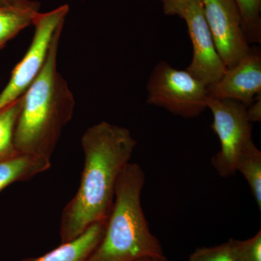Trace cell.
I'll use <instances>...</instances> for the list:
<instances>
[{
    "label": "cell",
    "instance_id": "obj_18",
    "mask_svg": "<svg viewBox=\"0 0 261 261\" xmlns=\"http://www.w3.org/2000/svg\"><path fill=\"white\" fill-rule=\"evenodd\" d=\"M192 0H161L163 11L168 15H178L180 17L182 12Z\"/></svg>",
    "mask_w": 261,
    "mask_h": 261
},
{
    "label": "cell",
    "instance_id": "obj_7",
    "mask_svg": "<svg viewBox=\"0 0 261 261\" xmlns=\"http://www.w3.org/2000/svg\"><path fill=\"white\" fill-rule=\"evenodd\" d=\"M216 50L226 68L238 64L250 51L243 18L234 0H202Z\"/></svg>",
    "mask_w": 261,
    "mask_h": 261
},
{
    "label": "cell",
    "instance_id": "obj_5",
    "mask_svg": "<svg viewBox=\"0 0 261 261\" xmlns=\"http://www.w3.org/2000/svg\"><path fill=\"white\" fill-rule=\"evenodd\" d=\"M207 107L214 116L211 128L221 142V149L212 158L211 163L218 174L229 177L236 173L239 156L255 145L247 106L233 99L209 97Z\"/></svg>",
    "mask_w": 261,
    "mask_h": 261
},
{
    "label": "cell",
    "instance_id": "obj_14",
    "mask_svg": "<svg viewBox=\"0 0 261 261\" xmlns=\"http://www.w3.org/2000/svg\"><path fill=\"white\" fill-rule=\"evenodd\" d=\"M236 172L248 183L259 210H261V152L255 145L244 151L236 163Z\"/></svg>",
    "mask_w": 261,
    "mask_h": 261
},
{
    "label": "cell",
    "instance_id": "obj_6",
    "mask_svg": "<svg viewBox=\"0 0 261 261\" xmlns=\"http://www.w3.org/2000/svg\"><path fill=\"white\" fill-rule=\"evenodd\" d=\"M69 12L68 5H63L47 13H39L34 18V38L27 54L15 66L9 83L0 94V111L23 96L45 63L51 39L57 29L65 23Z\"/></svg>",
    "mask_w": 261,
    "mask_h": 261
},
{
    "label": "cell",
    "instance_id": "obj_2",
    "mask_svg": "<svg viewBox=\"0 0 261 261\" xmlns=\"http://www.w3.org/2000/svg\"><path fill=\"white\" fill-rule=\"evenodd\" d=\"M64 23L57 29L40 73L23 95L13 142L19 153L50 160L74 112L73 94L57 68Z\"/></svg>",
    "mask_w": 261,
    "mask_h": 261
},
{
    "label": "cell",
    "instance_id": "obj_12",
    "mask_svg": "<svg viewBox=\"0 0 261 261\" xmlns=\"http://www.w3.org/2000/svg\"><path fill=\"white\" fill-rule=\"evenodd\" d=\"M39 10L15 6H0V49L19 33L33 25Z\"/></svg>",
    "mask_w": 261,
    "mask_h": 261
},
{
    "label": "cell",
    "instance_id": "obj_16",
    "mask_svg": "<svg viewBox=\"0 0 261 261\" xmlns=\"http://www.w3.org/2000/svg\"><path fill=\"white\" fill-rule=\"evenodd\" d=\"M187 261H238L233 252L232 239L216 246L199 247Z\"/></svg>",
    "mask_w": 261,
    "mask_h": 261
},
{
    "label": "cell",
    "instance_id": "obj_4",
    "mask_svg": "<svg viewBox=\"0 0 261 261\" xmlns=\"http://www.w3.org/2000/svg\"><path fill=\"white\" fill-rule=\"evenodd\" d=\"M147 103L183 118H195L207 108V87L188 73L160 61L147 84Z\"/></svg>",
    "mask_w": 261,
    "mask_h": 261
},
{
    "label": "cell",
    "instance_id": "obj_21",
    "mask_svg": "<svg viewBox=\"0 0 261 261\" xmlns=\"http://www.w3.org/2000/svg\"><path fill=\"white\" fill-rule=\"evenodd\" d=\"M138 261H169L165 255L161 257H147Z\"/></svg>",
    "mask_w": 261,
    "mask_h": 261
},
{
    "label": "cell",
    "instance_id": "obj_8",
    "mask_svg": "<svg viewBox=\"0 0 261 261\" xmlns=\"http://www.w3.org/2000/svg\"><path fill=\"white\" fill-rule=\"evenodd\" d=\"M180 18L186 21L193 47L192 62L186 70L206 87H210L221 80L227 68L216 50L202 0H192Z\"/></svg>",
    "mask_w": 261,
    "mask_h": 261
},
{
    "label": "cell",
    "instance_id": "obj_22",
    "mask_svg": "<svg viewBox=\"0 0 261 261\" xmlns=\"http://www.w3.org/2000/svg\"><path fill=\"white\" fill-rule=\"evenodd\" d=\"M0 6H13L9 0H0Z\"/></svg>",
    "mask_w": 261,
    "mask_h": 261
},
{
    "label": "cell",
    "instance_id": "obj_15",
    "mask_svg": "<svg viewBox=\"0 0 261 261\" xmlns=\"http://www.w3.org/2000/svg\"><path fill=\"white\" fill-rule=\"evenodd\" d=\"M243 18L247 42L260 43L261 0H234Z\"/></svg>",
    "mask_w": 261,
    "mask_h": 261
},
{
    "label": "cell",
    "instance_id": "obj_20",
    "mask_svg": "<svg viewBox=\"0 0 261 261\" xmlns=\"http://www.w3.org/2000/svg\"><path fill=\"white\" fill-rule=\"evenodd\" d=\"M13 6L19 7V8H30L39 10L40 5L37 2L30 1V0H9Z\"/></svg>",
    "mask_w": 261,
    "mask_h": 261
},
{
    "label": "cell",
    "instance_id": "obj_3",
    "mask_svg": "<svg viewBox=\"0 0 261 261\" xmlns=\"http://www.w3.org/2000/svg\"><path fill=\"white\" fill-rule=\"evenodd\" d=\"M145 174L136 163L120 173L114 202L100 243L86 261H138L164 255L151 231L141 202Z\"/></svg>",
    "mask_w": 261,
    "mask_h": 261
},
{
    "label": "cell",
    "instance_id": "obj_9",
    "mask_svg": "<svg viewBox=\"0 0 261 261\" xmlns=\"http://www.w3.org/2000/svg\"><path fill=\"white\" fill-rule=\"evenodd\" d=\"M208 97L233 99L248 106L261 94V55L250 49L238 64L227 68L221 80L207 87Z\"/></svg>",
    "mask_w": 261,
    "mask_h": 261
},
{
    "label": "cell",
    "instance_id": "obj_13",
    "mask_svg": "<svg viewBox=\"0 0 261 261\" xmlns=\"http://www.w3.org/2000/svg\"><path fill=\"white\" fill-rule=\"evenodd\" d=\"M23 105V96L0 111V161L19 154L13 137L17 120Z\"/></svg>",
    "mask_w": 261,
    "mask_h": 261
},
{
    "label": "cell",
    "instance_id": "obj_11",
    "mask_svg": "<svg viewBox=\"0 0 261 261\" xmlns=\"http://www.w3.org/2000/svg\"><path fill=\"white\" fill-rule=\"evenodd\" d=\"M51 167L50 160L19 153L0 161V192L15 182L28 181Z\"/></svg>",
    "mask_w": 261,
    "mask_h": 261
},
{
    "label": "cell",
    "instance_id": "obj_1",
    "mask_svg": "<svg viewBox=\"0 0 261 261\" xmlns=\"http://www.w3.org/2000/svg\"><path fill=\"white\" fill-rule=\"evenodd\" d=\"M137 144L128 128L108 122L86 130L82 137L83 172L76 193L62 213L61 243L76 238L94 223L108 219L117 179L130 162Z\"/></svg>",
    "mask_w": 261,
    "mask_h": 261
},
{
    "label": "cell",
    "instance_id": "obj_10",
    "mask_svg": "<svg viewBox=\"0 0 261 261\" xmlns=\"http://www.w3.org/2000/svg\"><path fill=\"white\" fill-rule=\"evenodd\" d=\"M107 221L94 223L76 238L61 243L42 256L28 257L20 261H86L102 240Z\"/></svg>",
    "mask_w": 261,
    "mask_h": 261
},
{
    "label": "cell",
    "instance_id": "obj_17",
    "mask_svg": "<svg viewBox=\"0 0 261 261\" xmlns=\"http://www.w3.org/2000/svg\"><path fill=\"white\" fill-rule=\"evenodd\" d=\"M233 252L238 261H261V231L247 240L232 239Z\"/></svg>",
    "mask_w": 261,
    "mask_h": 261
},
{
    "label": "cell",
    "instance_id": "obj_19",
    "mask_svg": "<svg viewBox=\"0 0 261 261\" xmlns=\"http://www.w3.org/2000/svg\"><path fill=\"white\" fill-rule=\"evenodd\" d=\"M247 116L251 123L261 121V94L247 106Z\"/></svg>",
    "mask_w": 261,
    "mask_h": 261
}]
</instances>
